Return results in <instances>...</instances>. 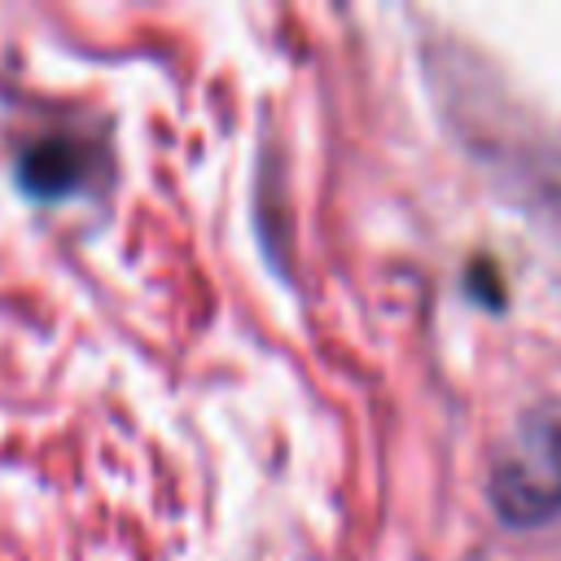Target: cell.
I'll list each match as a JSON object with an SVG mask.
<instances>
[{
	"instance_id": "cell-2",
	"label": "cell",
	"mask_w": 561,
	"mask_h": 561,
	"mask_svg": "<svg viewBox=\"0 0 561 561\" xmlns=\"http://www.w3.org/2000/svg\"><path fill=\"white\" fill-rule=\"evenodd\" d=\"M88 167H92V158L83 145L53 136V140H39L22 153V184L39 197H61L88 180Z\"/></svg>"
},
{
	"instance_id": "cell-1",
	"label": "cell",
	"mask_w": 561,
	"mask_h": 561,
	"mask_svg": "<svg viewBox=\"0 0 561 561\" xmlns=\"http://www.w3.org/2000/svg\"><path fill=\"white\" fill-rule=\"evenodd\" d=\"M491 504L508 526H539L561 513V408H535L491 465Z\"/></svg>"
}]
</instances>
